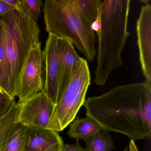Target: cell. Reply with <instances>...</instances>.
Segmentation results:
<instances>
[{
  "instance_id": "obj_5",
  "label": "cell",
  "mask_w": 151,
  "mask_h": 151,
  "mask_svg": "<svg viewBox=\"0 0 151 151\" xmlns=\"http://www.w3.org/2000/svg\"><path fill=\"white\" fill-rule=\"evenodd\" d=\"M91 74L87 61L84 59L70 83L55 106L53 130H63L76 118L91 85Z\"/></svg>"
},
{
  "instance_id": "obj_1",
  "label": "cell",
  "mask_w": 151,
  "mask_h": 151,
  "mask_svg": "<svg viewBox=\"0 0 151 151\" xmlns=\"http://www.w3.org/2000/svg\"><path fill=\"white\" fill-rule=\"evenodd\" d=\"M84 106L86 116L103 130L126 135L131 140L151 135V85L145 82L114 87L90 97Z\"/></svg>"
},
{
  "instance_id": "obj_24",
  "label": "cell",
  "mask_w": 151,
  "mask_h": 151,
  "mask_svg": "<svg viewBox=\"0 0 151 151\" xmlns=\"http://www.w3.org/2000/svg\"><path fill=\"white\" fill-rule=\"evenodd\" d=\"M124 151H129V148L126 147V148H125V149H124Z\"/></svg>"
},
{
  "instance_id": "obj_11",
  "label": "cell",
  "mask_w": 151,
  "mask_h": 151,
  "mask_svg": "<svg viewBox=\"0 0 151 151\" xmlns=\"http://www.w3.org/2000/svg\"><path fill=\"white\" fill-rule=\"evenodd\" d=\"M63 140L57 132L25 126L24 151H61Z\"/></svg>"
},
{
  "instance_id": "obj_15",
  "label": "cell",
  "mask_w": 151,
  "mask_h": 151,
  "mask_svg": "<svg viewBox=\"0 0 151 151\" xmlns=\"http://www.w3.org/2000/svg\"><path fill=\"white\" fill-rule=\"evenodd\" d=\"M25 126L17 123L10 132L1 151H24Z\"/></svg>"
},
{
  "instance_id": "obj_13",
  "label": "cell",
  "mask_w": 151,
  "mask_h": 151,
  "mask_svg": "<svg viewBox=\"0 0 151 151\" xmlns=\"http://www.w3.org/2000/svg\"><path fill=\"white\" fill-rule=\"evenodd\" d=\"M22 103H15L7 114L0 119V151L10 132L18 123Z\"/></svg>"
},
{
  "instance_id": "obj_6",
  "label": "cell",
  "mask_w": 151,
  "mask_h": 151,
  "mask_svg": "<svg viewBox=\"0 0 151 151\" xmlns=\"http://www.w3.org/2000/svg\"><path fill=\"white\" fill-rule=\"evenodd\" d=\"M44 61V51L40 43L30 51L22 70L17 94L18 103H23L42 91Z\"/></svg>"
},
{
  "instance_id": "obj_16",
  "label": "cell",
  "mask_w": 151,
  "mask_h": 151,
  "mask_svg": "<svg viewBox=\"0 0 151 151\" xmlns=\"http://www.w3.org/2000/svg\"><path fill=\"white\" fill-rule=\"evenodd\" d=\"M0 88L11 97L3 27L0 23ZM12 98V97H11ZM13 99V98H12Z\"/></svg>"
},
{
  "instance_id": "obj_7",
  "label": "cell",
  "mask_w": 151,
  "mask_h": 151,
  "mask_svg": "<svg viewBox=\"0 0 151 151\" xmlns=\"http://www.w3.org/2000/svg\"><path fill=\"white\" fill-rule=\"evenodd\" d=\"M55 105L43 93L22 103L18 123L25 126L53 130Z\"/></svg>"
},
{
  "instance_id": "obj_21",
  "label": "cell",
  "mask_w": 151,
  "mask_h": 151,
  "mask_svg": "<svg viewBox=\"0 0 151 151\" xmlns=\"http://www.w3.org/2000/svg\"><path fill=\"white\" fill-rule=\"evenodd\" d=\"M17 9L5 2L4 0H0V16L4 15L14 9Z\"/></svg>"
},
{
  "instance_id": "obj_12",
  "label": "cell",
  "mask_w": 151,
  "mask_h": 151,
  "mask_svg": "<svg viewBox=\"0 0 151 151\" xmlns=\"http://www.w3.org/2000/svg\"><path fill=\"white\" fill-rule=\"evenodd\" d=\"M100 125L88 116L80 118L78 116L70 124L68 134L76 139H84L88 142L102 131Z\"/></svg>"
},
{
  "instance_id": "obj_22",
  "label": "cell",
  "mask_w": 151,
  "mask_h": 151,
  "mask_svg": "<svg viewBox=\"0 0 151 151\" xmlns=\"http://www.w3.org/2000/svg\"><path fill=\"white\" fill-rule=\"evenodd\" d=\"M5 2L16 8L18 9L21 6L20 0H4Z\"/></svg>"
},
{
  "instance_id": "obj_4",
  "label": "cell",
  "mask_w": 151,
  "mask_h": 151,
  "mask_svg": "<svg viewBox=\"0 0 151 151\" xmlns=\"http://www.w3.org/2000/svg\"><path fill=\"white\" fill-rule=\"evenodd\" d=\"M43 9L49 35L68 40L88 61H92L96 53L94 32L91 24L71 0H46Z\"/></svg>"
},
{
  "instance_id": "obj_14",
  "label": "cell",
  "mask_w": 151,
  "mask_h": 151,
  "mask_svg": "<svg viewBox=\"0 0 151 151\" xmlns=\"http://www.w3.org/2000/svg\"><path fill=\"white\" fill-rule=\"evenodd\" d=\"M74 6L91 24L99 17L101 0H71Z\"/></svg>"
},
{
  "instance_id": "obj_19",
  "label": "cell",
  "mask_w": 151,
  "mask_h": 151,
  "mask_svg": "<svg viewBox=\"0 0 151 151\" xmlns=\"http://www.w3.org/2000/svg\"><path fill=\"white\" fill-rule=\"evenodd\" d=\"M15 103L14 99L0 88V119L7 114Z\"/></svg>"
},
{
  "instance_id": "obj_18",
  "label": "cell",
  "mask_w": 151,
  "mask_h": 151,
  "mask_svg": "<svg viewBox=\"0 0 151 151\" xmlns=\"http://www.w3.org/2000/svg\"><path fill=\"white\" fill-rule=\"evenodd\" d=\"M21 4L29 14L37 22L41 15V8L43 6L42 0H20Z\"/></svg>"
},
{
  "instance_id": "obj_2",
  "label": "cell",
  "mask_w": 151,
  "mask_h": 151,
  "mask_svg": "<svg viewBox=\"0 0 151 151\" xmlns=\"http://www.w3.org/2000/svg\"><path fill=\"white\" fill-rule=\"evenodd\" d=\"M130 0H104L100 8L97 66L94 82L103 86L111 72L123 65L122 52L129 36Z\"/></svg>"
},
{
  "instance_id": "obj_10",
  "label": "cell",
  "mask_w": 151,
  "mask_h": 151,
  "mask_svg": "<svg viewBox=\"0 0 151 151\" xmlns=\"http://www.w3.org/2000/svg\"><path fill=\"white\" fill-rule=\"evenodd\" d=\"M58 45L59 80L56 103L84 60L78 55L71 42L67 40L58 38Z\"/></svg>"
},
{
  "instance_id": "obj_8",
  "label": "cell",
  "mask_w": 151,
  "mask_h": 151,
  "mask_svg": "<svg viewBox=\"0 0 151 151\" xmlns=\"http://www.w3.org/2000/svg\"><path fill=\"white\" fill-rule=\"evenodd\" d=\"M139 60L145 82L151 85V6L141 7L136 24Z\"/></svg>"
},
{
  "instance_id": "obj_9",
  "label": "cell",
  "mask_w": 151,
  "mask_h": 151,
  "mask_svg": "<svg viewBox=\"0 0 151 151\" xmlns=\"http://www.w3.org/2000/svg\"><path fill=\"white\" fill-rule=\"evenodd\" d=\"M58 38L49 34L44 50L45 80L41 92L55 105L57 102L59 80Z\"/></svg>"
},
{
  "instance_id": "obj_20",
  "label": "cell",
  "mask_w": 151,
  "mask_h": 151,
  "mask_svg": "<svg viewBox=\"0 0 151 151\" xmlns=\"http://www.w3.org/2000/svg\"><path fill=\"white\" fill-rule=\"evenodd\" d=\"M61 151H86L79 145L78 139L74 144H66L63 145Z\"/></svg>"
},
{
  "instance_id": "obj_23",
  "label": "cell",
  "mask_w": 151,
  "mask_h": 151,
  "mask_svg": "<svg viewBox=\"0 0 151 151\" xmlns=\"http://www.w3.org/2000/svg\"><path fill=\"white\" fill-rule=\"evenodd\" d=\"M129 151H138L136 145L135 144V142L133 140H131L129 145Z\"/></svg>"
},
{
  "instance_id": "obj_17",
  "label": "cell",
  "mask_w": 151,
  "mask_h": 151,
  "mask_svg": "<svg viewBox=\"0 0 151 151\" xmlns=\"http://www.w3.org/2000/svg\"><path fill=\"white\" fill-rule=\"evenodd\" d=\"M114 148L108 132L102 130L93 138L86 142V151H111Z\"/></svg>"
},
{
  "instance_id": "obj_3",
  "label": "cell",
  "mask_w": 151,
  "mask_h": 151,
  "mask_svg": "<svg viewBox=\"0 0 151 151\" xmlns=\"http://www.w3.org/2000/svg\"><path fill=\"white\" fill-rule=\"evenodd\" d=\"M0 23L3 27L11 97L14 99L29 53L40 43V29L37 21L21 3L19 8L0 16Z\"/></svg>"
}]
</instances>
